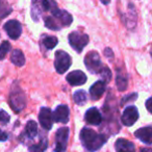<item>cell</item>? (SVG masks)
<instances>
[{
    "instance_id": "obj_1",
    "label": "cell",
    "mask_w": 152,
    "mask_h": 152,
    "mask_svg": "<svg viewBox=\"0 0 152 152\" xmlns=\"http://www.w3.org/2000/svg\"><path fill=\"white\" fill-rule=\"evenodd\" d=\"M79 139H80L83 146L89 152L98 151L107 141L106 135L97 133L93 129L88 128V127H85V128L81 129Z\"/></svg>"
},
{
    "instance_id": "obj_2",
    "label": "cell",
    "mask_w": 152,
    "mask_h": 152,
    "mask_svg": "<svg viewBox=\"0 0 152 152\" xmlns=\"http://www.w3.org/2000/svg\"><path fill=\"white\" fill-rule=\"evenodd\" d=\"M10 105L15 113H20L26 105V97L23 90L15 83L10 94Z\"/></svg>"
},
{
    "instance_id": "obj_3",
    "label": "cell",
    "mask_w": 152,
    "mask_h": 152,
    "mask_svg": "<svg viewBox=\"0 0 152 152\" xmlns=\"http://www.w3.org/2000/svg\"><path fill=\"white\" fill-rule=\"evenodd\" d=\"M72 65V58L66 51L57 50L54 55V67L57 73L64 74Z\"/></svg>"
},
{
    "instance_id": "obj_4",
    "label": "cell",
    "mask_w": 152,
    "mask_h": 152,
    "mask_svg": "<svg viewBox=\"0 0 152 152\" xmlns=\"http://www.w3.org/2000/svg\"><path fill=\"white\" fill-rule=\"evenodd\" d=\"M69 44L76 52L80 53L89 43V36L86 34H80L78 31H73L68 37Z\"/></svg>"
},
{
    "instance_id": "obj_5",
    "label": "cell",
    "mask_w": 152,
    "mask_h": 152,
    "mask_svg": "<svg viewBox=\"0 0 152 152\" xmlns=\"http://www.w3.org/2000/svg\"><path fill=\"white\" fill-rule=\"evenodd\" d=\"M85 65L89 72L93 74H97L101 71L102 69V63L100 59V55L96 51H90L85 57Z\"/></svg>"
},
{
    "instance_id": "obj_6",
    "label": "cell",
    "mask_w": 152,
    "mask_h": 152,
    "mask_svg": "<svg viewBox=\"0 0 152 152\" xmlns=\"http://www.w3.org/2000/svg\"><path fill=\"white\" fill-rule=\"evenodd\" d=\"M69 137V128L61 127L55 133V148L54 152H66Z\"/></svg>"
},
{
    "instance_id": "obj_7",
    "label": "cell",
    "mask_w": 152,
    "mask_h": 152,
    "mask_svg": "<svg viewBox=\"0 0 152 152\" xmlns=\"http://www.w3.org/2000/svg\"><path fill=\"white\" fill-rule=\"evenodd\" d=\"M139 119V110L135 106L130 105L125 108L121 121L125 126H132Z\"/></svg>"
},
{
    "instance_id": "obj_8",
    "label": "cell",
    "mask_w": 152,
    "mask_h": 152,
    "mask_svg": "<svg viewBox=\"0 0 152 152\" xmlns=\"http://www.w3.org/2000/svg\"><path fill=\"white\" fill-rule=\"evenodd\" d=\"M4 30L7 31V36L12 40H17L22 34V25L17 20H10L3 26Z\"/></svg>"
},
{
    "instance_id": "obj_9",
    "label": "cell",
    "mask_w": 152,
    "mask_h": 152,
    "mask_svg": "<svg viewBox=\"0 0 152 152\" xmlns=\"http://www.w3.org/2000/svg\"><path fill=\"white\" fill-rule=\"evenodd\" d=\"M69 116H70V110L69 107L65 104L63 105H58L52 114V120L57 123H63V124H67L69 122Z\"/></svg>"
},
{
    "instance_id": "obj_10",
    "label": "cell",
    "mask_w": 152,
    "mask_h": 152,
    "mask_svg": "<svg viewBox=\"0 0 152 152\" xmlns=\"http://www.w3.org/2000/svg\"><path fill=\"white\" fill-rule=\"evenodd\" d=\"M66 80L71 86H81L87 83L88 77L83 71L80 70H75V71L70 72L66 77Z\"/></svg>"
},
{
    "instance_id": "obj_11",
    "label": "cell",
    "mask_w": 152,
    "mask_h": 152,
    "mask_svg": "<svg viewBox=\"0 0 152 152\" xmlns=\"http://www.w3.org/2000/svg\"><path fill=\"white\" fill-rule=\"evenodd\" d=\"M52 17L55 19V21L61 26H70V24L73 21V18H72L71 14H69L67 11H64V10H54L52 12Z\"/></svg>"
},
{
    "instance_id": "obj_12",
    "label": "cell",
    "mask_w": 152,
    "mask_h": 152,
    "mask_svg": "<svg viewBox=\"0 0 152 152\" xmlns=\"http://www.w3.org/2000/svg\"><path fill=\"white\" fill-rule=\"evenodd\" d=\"M39 121H40L43 128L46 130H50L52 128V113L48 107L41 108L40 114H39Z\"/></svg>"
},
{
    "instance_id": "obj_13",
    "label": "cell",
    "mask_w": 152,
    "mask_h": 152,
    "mask_svg": "<svg viewBox=\"0 0 152 152\" xmlns=\"http://www.w3.org/2000/svg\"><path fill=\"white\" fill-rule=\"evenodd\" d=\"M106 89V85L102 80H98L90 88V96H91L92 100L97 101L102 97Z\"/></svg>"
},
{
    "instance_id": "obj_14",
    "label": "cell",
    "mask_w": 152,
    "mask_h": 152,
    "mask_svg": "<svg viewBox=\"0 0 152 152\" xmlns=\"http://www.w3.org/2000/svg\"><path fill=\"white\" fill-rule=\"evenodd\" d=\"M85 119L89 124L91 125H99L102 121V117L100 112L98 110V108L96 107H91L86 112Z\"/></svg>"
},
{
    "instance_id": "obj_15",
    "label": "cell",
    "mask_w": 152,
    "mask_h": 152,
    "mask_svg": "<svg viewBox=\"0 0 152 152\" xmlns=\"http://www.w3.org/2000/svg\"><path fill=\"white\" fill-rule=\"evenodd\" d=\"M134 137H137L139 140H141L144 143L150 145L152 143V127L149 125V126L139 128L137 130H135Z\"/></svg>"
},
{
    "instance_id": "obj_16",
    "label": "cell",
    "mask_w": 152,
    "mask_h": 152,
    "mask_svg": "<svg viewBox=\"0 0 152 152\" xmlns=\"http://www.w3.org/2000/svg\"><path fill=\"white\" fill-rule=\"evenodd\" d=\"M116 152H135V146L132 142L125 139H118L115 143Z\"/></svg>"
},
{
    "instance_id": "obj_17",
    "label": "cell",
    "mask_w": 152,
    "mask_h": 152,
    "mask_svg": "<svg viewBox=\"0 0 152 152\" xmlns=\"http://www.w3.org/2000/svg\"><path fill=\"white\" fill-rule=\"evenodd\" d=\"M23 133L27 139H34L38 134V124L32 120L28 121Z\"/></svg>"
},
{
    "instance_id": "obj_18",
    "label": "cell",
    "mask_w": 152,
    "mask_h": 152,
    "mask_svg": "<svg viewBox=\"0 0 152 152\" xmlns=\"http://www.w3.org/2000/svg\"><path fill=\"white\" fill-rule=\"evenodd\" d=\"M11 61L14 65L18 66V67H22L25 64V57H24V54L21 50L19 49H16V50H13L11 54Z\"/></svg>"
},
{
    "instance_id": "obj_19",
    "label": "cell",
    "mask_w": 152,
    "mask_h": 152,
    "mask_svg": "<svg viewBox=\"0 0 152 152\" xmlns=\"http://www.w3.org/2000/svg\"><path fill=\"white\" fill-rule=\"evenodd\" d=\"M116 83L119 91L121 92L125 91L127 89V86H128V79H127L126 75L118 72V75H117V78H116Z\"/></svg>"
},
{
    "instance_id": "obj_20",
    "label": "cell",
    "mask_w": 152,
    "mask_h": 152,
    "mask_svg": "<svg viewBox=\"0 0 152 152\" xmlns=\"http://www.w3.org/2000/svg\"><path fill=\"white\" fill-rule=\"evenodd\" d=\"M47 146H48L47 139H44V140H41L39 143L30 145L28 149H29V152H44L47 149Z\"/></svg>"
},
{
    "instance_id": "obj_21",
    "label": "cell",
    "mask_w": 152,
    "mask_h": 152,
    "mask_svg": "<svg viewBox=\"0 0 152 152\" xmlns=\"http://www.w3.org/2000/svg\"><path fill=\"white\" fill-rule=\"evenodd\" d=\"M73 99L77 105H83V104L87 103V94L83 90H79V91H76L73 95Z\"/></svg>"
},
{
    "instance_id": "obj_22",
    "label": "cell",
    "mask_w": 152,
    "mask_h": 152,
    "mask_svg": "<svg viewBox=\"0 0 152 152\" xmlns=\"http://www.w3.org/2000/svg\"><path fill=\"white\" fill-rule=\"evenodd\" d=\"M57 43H58V40L54 36H46L43 39V45L46 49H53L57 45Z\"/></svg>"
},
{
    "instance_id": "obj_23",
    "label": "cell",
    "mask_w": 152,
    "mask_h": 152,
    "mask_svg": "<svg viewBox=\"0 0 152 152\" xmlns=\"http://www.w3.org/2000/svg\"><path fill=\"white\" fill-rule=\"evenodd\" d=\"M45 26L51 30H59L61 28V25L55 21V19L52 17V16H51V17L45 18Z\"/></svg>"
},
{
    "instance_id": "obj_24",
    "label": "cell",
    "mask_w": 152,
    "mask_h": 152,
    "mask_svg": "<svg viewBox=\"0 0 152 152\" xmlns=\"http://www.w3.org/2000/svg\"><path fill=\"white\" fill-rule=\"evenodd\" d=\"M99 74L101 75L102 81H103L105 85L110 80V79H112V73H110V70L108 69L107 67H105V66L102 67V69H101V71L99 72Z\"/></svg>"
},
{
    "instance_id": "obj_25",
    "label": "cell",
    "mask_w": 152,
    "mask_h": 152,
    "mask_svg": "<svg viewBox=\"0 0 152 152\" xmlns=\"http://www.w3.org/2000/svg\"><path fill=\"white\" fill-rule=\"evenodd\" d=\"M10 50H11V43L9 41H3L2 44L0 45V61L4 58Z\"/></svg>"
},
{
    "instance_id": "obj_26",
    "label": "cell",
    "mask_w": 152,
    "mask_h": 152,
    "mask_svg": "<svg viewBox=\"0 0 152 152\" xmlns=\"http://www.w3.org/2000/svg\"><path fill=\"white\" fill-rule=\"evenodd\" d=\"M39 4L41 5L40 2H32V9H31V16H32V19L34 21H38L39 17L41 15V12H42V7H39Z\"/></svg>"
},
{
    "instance_id": "obj_27",
    "label": "cell",
    "mask_w": 152,
    "mask_h": 152,
    "mask_svg": "<svg viewBox=\"0 0 152 152\" xmlns=\"http://www.w3.org/2000/svg\"><path fill=\"white\" fill-rule=\"evenodd\" d=\"M137 98V93H132V94H130V95H128V96H124V97L122 98V100H121L120 105L121 106H124L126 102L134 101Z\"/></svg>"
},
{
    "instance_id": "obj_28",
    "label": "cell",
    "mask_w": 152,
    "mask_h": 152,
    "mask_svg": "<svg viewBox=\"0 0 152 152\" xmlns=\"http://www.w3.org/2000/svg\"><path fill=\"white\" fill-rule=\"evenodd\" d=\"M10 116L5 110H0V122L3 123V124H7L10 122Z\"/></svg>"
},
{
    "instance_id": "obj_29",
    "label": "cell",
    "mask_w": 152,
    "mask_h": 152,
    "mask_svg": "<svg viewBox=\"0 0 152 152\" xmlns=\"http://www.w3.org/2000/svg\"><path fill=\"white\" fill-rule=\"evenodd\" d=\"M104 55H105L106 57H107L108 59H113L114 58V53H113V50L110 48H106L105 50H104Z\"/></svg>"
},
{
    "instance_id": "obj_30",
    "label": "cell",
    "mask_w": 152,
    "mask_h": 152,
    "mask_svg": "<svg viewBox=\"0 0 152 152\" xmlns=\"http://www.w3.org/2000/svg\"><path fill=\"white\" fill-rule=\"evenodd\" d=\"M7 134L5 132H3L1 129H0V142H4V141H7Z\"/></svg>"
},
{
    "instance_id": "obj_31",
    "label": "cell",
    "mask_w": 152,
    "mask_h": 152,
    "mask_svg": "<svg viewBox=\"0 0 152 152\" xmlns=\"http://www.w3.org/2000/svg\"><path fill=\"white\" fill-rule=\"evenodd\" d=\"M151 102H152V99L151 98H148L147 101H146V108L149 113H151Z\"/></svg>"
},
{
    "instance_id": "obj_32",
    "label": "cell",
    "mask_w": 152,
    "mask_h": 152,
    "mask_svg": "<svg viewBox=\"0 0 152 152\" xmlns=\"http://www.w3.org/2000/svg\"><path fill=\"white\" fill-rule=\"evenodd\" d=\"M140 152H152V150L150 148H142Z\"/></svg>"
},
{
    "instance_id": "obj_33",
    "label": "cell",
    "mask_w": 152,
    "mask_h": 152,
    "mask_svg": "<svg viewBox=\"0 0 152 152\" xmlns=\"http://www.w3.org/2000/svg\"><path fill=\"white\" fill-rule=\"evenodd\" d=\"M102 3H103V4H107L108 1H102Z\"/></svg>"
}]
</instances>
